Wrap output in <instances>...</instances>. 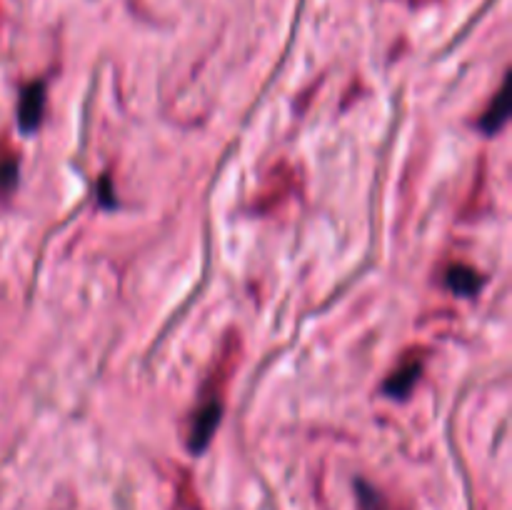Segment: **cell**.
Instances as JSON below:
<instances>
[{"label": "cell", "instance_id": "277c9868", "mask_svg": "<svg viewBox=\"0 0 512 510\" xmlns=\"http://www.w3.org/2000/svg\"><path fill=\"white\" fill-rule=\"evenodd\" d=\"M508 115H510V90H508V83H505L503 88H500V93L493 98L490 108L483 113V118H480V128H483L488 135H495L505 123H508Z\"/></svg>", "mask_w": 512, "mask_h": 510}, {"label": "cell", "instance_id": "5b68a950", "mask_svg": "<svg viewBox=\"0 0 512 510\" xmlns=\"http://www.w3.org/2000/svg\"><path fill=\"white\" fill-rule=\"evenodd\" d=\"M448 288L458 295H475L480 288H483V275L478 270H473L470 265H453L448 270V278H445Z\"/></svg>", "mask_w": 512, "mask_h": 510}, {"label": "cell", "instance_id": "3957f363", "mask_svg": "<svg viewBox=\"0 0 512 510\" xmlns=\"http://www.w3.org/2000/svg\"><path fill=\"white\" fill-rule=\"evenodd\" d=\"M420 373H423V360L408 358L388 378V383H385V393H388L390 398H398V400L408 398V393L415 388V383H418Z\"/></svg>", "mask_w": 512, "mask_h": 510}, {"label": "cell", "instance_id": "6da1fadb", "mask_svg": "<svg viewBox=\"0 0 512 510\" xmlns=\"http://www.w3.org/2000/svg\"><path fill=\"white\" fill-rule=\"evenodd\" d=\"M220 418H223V403H220L218 398L205 400V403L195 410L193 425H190V438H188V448L193 450V453H203V450L208 448Z\"/></svg>", "mask_w": 512, "mask_h": 510}, {"label": "cell", "instance_id": "8992f818", "mask_svg": "<svg viewBox=\"0 0 512 510\" xmlns=\"http://www.w3.org/2000/svg\"><path fill=\"white\" fill-rule=\"evenodd\" d=\"M18 183V160L13 155L0 158V195H8Z\"/></svg>", "mask_w": 512, "mask_h": 510}, {"label": "cell", "instance_id": "7a4b0ae2", "mask_svg": "<svg viewBox=\"0 0 512 510\" xmlns=\"http://www.w3.org/2000/svg\"><path fill=\"white\" fill-rule=\"evenodd\" d=\"M45 110V83L35 80V83L25 85L18 100V125L23 133H35L40 128Z\"/></svg>", "mask_w": 512, "mask_h": 510}]
</instances>
